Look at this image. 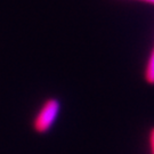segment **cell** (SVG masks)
<instances>
[{
	"label": "cell",
	"mask_w": 154,
	"mask_h": 154,
	"mask_svg": "<svg viewBox=\"0 0 154 154\" xmlns=\"http://www.w3.org/2000/svg\"><path fill=\"white\" fill-rule=\"evenodd\" d=\"M61 104L56 98H49L45 102L37 116L33 119V129L38 134H45L55 123L60 114Z\"/></svg>",
	"instance_id": "1"
},
{
	"label": "cell",
	"mask_w": 154,
	"mask_h": 154,
	"mask_svg": "<svg viewBox=\"0 0 154 154\" xmlns=\"http://www.w3.org/2000/svg\"><path fill=\"white\" fill-rule=\"evenodd\" d=\"M149 142H151V149H152V154H154V128L151 130V134H149Z\"/></svg>",
	"instance_id": "3"
},
{
	"label": "cell",
	"mask_w": 154,
	"mask_h": 154,
	"mask_svg": "<svg viewBox=\"0 0 154 154\" xmlns=\"http://www.w3.org/2000/svg\"><path fill=\"white\" fill-rule=\"evenodd\" d=\"M145 80L149 85H154V48L151 51V55L145 67Z\"/></svg>",
	"instance_id": "2"
},
{
	"label": "cell",
	"mask_w": 154,
	"mask_h": 154,
	"mask_svg": "<svg viewBox=\"0 0 154 154\" xmlns=\"http://www.w3.org/2000/svg\"><path fill=\"white\" fill-rule=\"evenodd\" d=\"M139 1H144V2H147V4H152V5H154V0H139Z\"/></svg>",
	"instance_id": "4"
}]
</instances>
